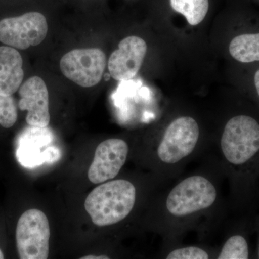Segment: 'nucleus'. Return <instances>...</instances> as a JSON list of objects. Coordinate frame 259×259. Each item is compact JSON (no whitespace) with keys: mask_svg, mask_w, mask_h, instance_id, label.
<instances>
[{"mask_svg":"<svg viewBox=\"0 0 259 259\" xmlns=\"http://www.w3.org/2000/svg\"><path fill=\"white\" fill-rule=\"evenodd\" d=\"M136 187L127 180L110 181L94 189L86 198L84 207L94 224L103 227L122 221L136 202Z\"/></svg>","mask_w":259,"mask_h":259,"instance_id":"obj_1","label":"nucleus"},{"mask_svg":"<svg viewBox=\"0 0 259 259\" xmlns=\"http://www.w3.org/2000/svg\"><path fill=\"white\" fill-rule=\"evenodd\" d=\"M221 148L227 161L235 166H247L259 158V122L239 115L227 122L221 138Z\"/></svg>","mask_w":259,"mask_h":259,"instance_id":"obj_2","label":"nucleus"},{"mask_svg":"<svg viewBox=\"0 0 259 259\" xmlns=\"http://www.w3.org/2000/svg\"><path fill=\"white\" fill-rule=\"evenodd\" d=\"M51 231L45 213L28 209L19 218L16 243L21 259H47L49 254Z\"/></svg>","mask_w":259,"mask_h":259,"instance_id":"obj_3","label":"nucleus"},{"mask_svg":"<svg viewBox=\"0 0 259 259\" xmlns=\"http://www.w3.org/2000/svg\"><path fill=\"white\" fill-rule=\"evenodd\" d=\"M217 197L212 184L201 176L188 177L177 185L168 194L166 207L177 217H182L207 209Z\"/></svg>","mask_w":259,"mask_h":259,"instance_id":"obj_4","label":"nucleus"},{"mask_svg":"<svg viewBox=\"0 0 259 259\" xmlns=\"http://www.w3.org/2000/svg\"><path fill=\"white\" fill-rule=\"evenodd\" d=\"M47 32V18L38 12L0 20V42L18 51L41 44Z\"/></svg>","mask_w":259,"mask_h":259,"instance_id":"obj_5","label":"nucleus"},{"mask_svg":"<svg viewBox=\"0 0 259 259\" xmlns=\"http://www.w3.org/2000/svg\"><path fill=\"white\" fill-rule=\"evenodd\" d=\"M107 65L100 49H74L61 58L60 69L67 79L82 88H92L102 79Z\"/></svg>","mask_w":259,"mask_h":259,"instance_id":"obj_6","label":"nucleus"},{"mask_svg":"<svg viewBox=\"0 0 259 259\" xmlns=\"http://www.w3.org/2000/svg\"><path fill=\"white\" fill-rule=\"evenodd\" d=\"M199 136V125L194 118H177L165 131L158 148V157L166 163H177L194 151Z\"/></svg>","mask_w":259,"mask_h":259,"instance_id":"obj_7","label":"nucleus"},{"mask_svg":"<svg viewBox=\"0 0 259 259\" xmlns=\"http://www.w3.org/2000/svg\"><path fill=\"white\" fill-rule=\"evenodd\" d=\"M147 53V44L138 36L122 39L118 49L112 52L108 61L110 76L116 81L132 79L137 75Z\"/></svg>","mask_w":259,"mask_h":259,"instance_id":"obj_8","label":"nucleus"},{"mask_svg":"<svg viewBox=\"0 0 259 259\" xmlns=\"http://www.w3.org/2000/svg\"><path fill=\"white\" fill-rule=\"evenodd\" d=\"M20 110L28 112L26 122L36 128H44L50 122L49 95L46 83L39 76H32L22 83L18 90Z\"/></svg>","mask_w":259,"mask_h":259,"instance_id":"obj_9","label":"nucleus"},{"mask_svg":"<svg viewBox=\"0 0 259 259\" xmlns=\"http://www.w3.org/2000/svg\"><path fill=\"white\" fill-rule=\"evenodd\" d=\"M127 153L128 146L123 140L111 139L102 142L89 168V180L93 184H100L115 178L125 164Z\"/></svg>","mask_w":259,"mask_h":259,"instance_id":"obj_10","label":"nucleus"},{"mask_svg":"<svg viewBox=\"0 0 259 259\" xmlns=\"http://www.w3.org/2000/svg\"><path fill=\"white\" fill-rule=\"evenodd\" d=\"M23 79V59L20 53L14 48L0 46V95H14Z\"/></svg>","mask_w":259,"mask_h":259,"instance_id":"obj_11","label":"nucleus"},{"mask_svg":"<svg viewBox=\"0 0 259 259\" xmlns=\"http://www.w3.org/2000/svg\"><path fill=\"white\" fill-rule=\"evenodd\" d=\"M233 59L241 63L259 61V32L235 37L229 46Z\"/></svg>","mask_w":259,"mask_h":259,"instance_id":"obj_12","label":"nucleus"},{"mask_svg":"<svg viewBox=\"0 0 259 259\" xmlns=\"http://www.w3.org/2000/svg\"><path fill=\"white\" fill-rule=\"evenodd\" d=\"M172 9L185 17L191 25L203 21L209 10L208 0H170Z\"/></svg>","mask_w":259,"mask_h":259,"instance_id":"obj_13","label":"nucleus"},{"mask_svg":"<svg viewBox=\"0 0 259 259\" xmlns=\"http://www.w3.org/2000/svg\"><path fill=\"white\" fill-rule=\"evenodd\" d=\"M249 258L248 241L241 235H234L228 238L223 245L219 259H247Z\"/></svg>","mask_w":259,"mask_h":259,"instance_id":"obj_14","label":"nucleus"},{"mask_svg":"<svg viewBox=\"0 0 259 259\" xmlns=\"http://www.w3.org/2000/svg\"><path fill=\"white\" fill-rule=\"evenodd\" d=\"M18 120V108L14 97L0 95V125L10 128Z\"/></svg>","mask_w":259,"mask_h":259,"instance_id":"obj_15","label":"nucleus"},{"mask_svg":"<svg viewBox=\"0 0 259 259\" xmlns=\"http://www.w3.org/2000/svg\"><path fill=\"white\" fill-rule=\"evenodd\" d=\"M207 252L197 247L190 246L171 251L167 256L168 259H207Z\"/></svg>","mask_w":259,"mask_h":259,"instance_id":"obj_16","label":"nucleus"},{"mask_svg":"<svg viewBox=\"0 0 259 259\" xmlns=\"http://www.w3.org/2000/svg\"><path fill=\"white\" fill-rule=\"evenodd\" d=\"M109 257L107 255H86L84 257H81V259H108Z\"/></svg>","mask_w":259,"mask_h":259,"instance_id":"obj_17","label":"nucleus"},{"mask_svg":"<svg viewBox=\"0 0 259 259\" xmlns=\"http://www.w3.org/2000/svg\"><path fill=\"white\" fill-rule=\"evenodd\" d=\"M254 83L255 90H256L257 94L259 97V69L256 71L254 76Z\"/></svg>","mask_w":259,"mask_h":259,"instance_id":"obj_18","label":"nucleus"},{"mask_svg":"<svg viewBox=\"0 0 259 259\" xmlns=\"http://www.w3.org/2000/svg\"><path fill=\"white\" fill-rule=\"evenodd\" d=\"M5 258L4 254H3V251L0 249V259H3Z\"/></svg>","mask_w":259,"mask_h":259,"instance_id":"obj_19","label":"nucleus"},{"mask_svg":"<svg viewBox=\"0 0 259 259\" xmlns=\"http://www.w3.org/2000/svg\"><path fill=\"white\" fill-rule=\"evenodd\" d=\"M258 258H259V243H258Z\"/></svg>","mask_w":259,"mask_h":259,"instance_id":"obj_20","label":"nucleus"}]
</instances>
